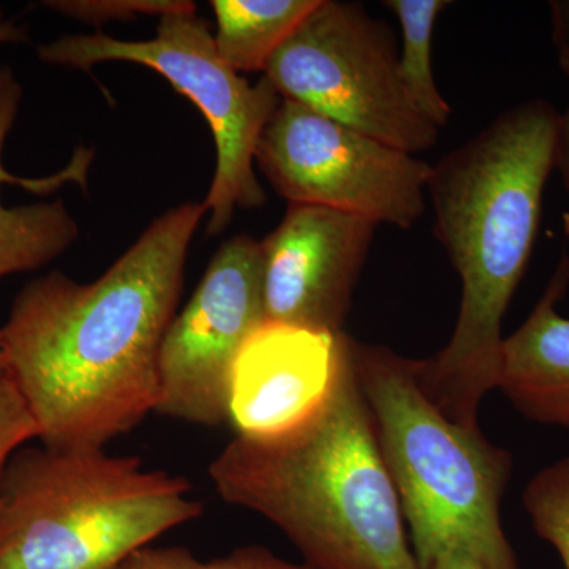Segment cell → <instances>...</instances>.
Instances as JSON below:
<instances>
[{
  "mask_svg": "<svg viewBox=\"0 0 569 569\" xmlns=\"http://www.w3.org/2000/svg\"><path fill=\"white\" fill-rule=\"evenodd\" d=\"M206 212H164L93 282L54 271L17 295L0 328L6 373L43 447L104 449L157 410L160 348Z\"/></svg>",
  "mask_w": 569,
  "mask_h": 569,
  "instance_id": "obj_1",
  "label": "cell"
},
{
  "mask_svg": "<svg viewBox=\"0 0 569 569\" xmlns=\"http://www.w3.org/2000/svg\"><path fill=\"white\" fill-rule=\"evenodd\" d=\"M560 112L541 97L501 111L430 164L433 230L462 283L455 332L413 359L419 388L448 419L479 429V407L500 373L501 325L537 244L557 162Z\"/></svg>",
  "mask_w": 569,
  "mask_h": 569,
  "instance_id": "obj_2",
  "label": "cell"
},
{
  "mask_svg": "<svg viewBox=\"0 0 569 569\" xmlns=\"http://www.w3.org/2000/svg\"><path fill=\"white\" fill-rule=\"evenodd\" d=\"M209 478L227 503L274 523L307 567L421 569L346 332L320 406L283 432L236 433Z\"/></svg>",
  "mask_w": 569,
  "mask_h": 569,
  "instance_id": "obj_3",
  "label": "cell"
},
{
  "mask_svg": "<svg viewBox=\"0 0 569 569\" xmlns=\"http://www.w3.org/2000/svg\"><path fill=\"white\" fill-rule=\"evenodd\" d=\"M350 351L419 567L462 550L488 569H520L500 519L508 449L445 417L419 388L413 359L353 337Z\"/></svg>",
  "mask_w": 569,
  "mask_h": 569,
  "instance_id": "obj_4",
  "label": "cell"
},
{
  "mask_svg": "<svg viewBox=\"0 0 569 569\" xmlns=\"http://www.w3.org/2000/svg\"><path fill=\"white\" fill-rule=\"evenodd\" d=\"M192 485L104 449L24 447L0 482V569H119L200 518Z\"/></svg>",
  "mask_w": 569,
  "mask_h": 569,
  "instance_id": "obj_5",
  "label": "cell"
},
{
  "mask_svg": "<svg viewBox=\"0 0 569 569\" xmlns=\"http://www.w3.org/2000/svg\"><path fill=\"white\" fill-rule=\"evenodd\" d=\"M37 56L50 66L82 71L103 62L149 67L203 112L217 149L216 173L203 203L211 213L209 234L222 233L236 209L266 203L253 162L282 97L264 77L250 84L228 67L208 24L194 11L160 18L151 40H118L104 33L63 36L39 44Z\"/></svg>",
  "mask_w": 569,
  "mask_h": 569,
  "instance_id": "obj_6",
  "label": "cell"
},
{
  "mask_svg": "<svg viewBox=\"0 0 569 569\" xmlns=\"http://www.w3.org/2000/svg\"><path fill=\"white\" fill-rule=\"evenodd\" d=\"M282 99L408 153L440 129L419 112L399 74V44L361 2L320 0L263 71Z\"/></svg>",
  "mask_w": 569,
  "mask_h": 569,
  "instance_id": "obj_7",
  "label": "cell"
},
{
  "mask_svg": "<svg viewBox=\"0 0 569 569\" xmlns=\"http://www.w3.org/2000/svg\"><path fill=\"white\" fill-rule=\"evenodd\" d=\"M254 162L290 204L320 206L408 230L426 212L430 164L280 100Z\"/></svg>",
  "mask_w": 569,
  "mask_h": 569,
  "instance_id": "obj_8",
  "label": "cell"
},
{
  "mask_svg": "<svg viewBox=\"0 0 569 569\" xmlns=\"http://www.w3.org/2000/svg\"><path fill=\"white\" fill-rule=\"evenodd\" d=\"M263 325L261 242L236 236L220 247L164 335L156 413L204 427L230 421L236 361Z\"/></svg>",
  "mask_w": 569,
  "mask_h": 569,
  "instance_id": "obj_9",
  "label": "cell"
},
{
  "mask_svg": "<svg viewBox=\"0 0 569 569\" xmlns=\"http://www.w3.org/2000/svg\"><path fill=\"white\" fill-rule=\"evenodd\" d=\"M377 224L320 206L290 204L264 241V325L340 335Z\"/></svg>",
  "mask_w": 569,
  "mask_h": 569,
  "instance_id": "obj_10",
  "label": "cell"
},
{
  "mask_svg": "<svg viewBox=\"0 0 569 569\" xmlns=\"http://www.w3.org/2000/svg\"><path fill=\"white\" fill-rule=\"evenodd\" d=\"M337 336L261 326L234 366L230 421L238 433L272 436L312 413L335 378Z\"/></svg>",
  "mask_w": 569,
  "mask_h": 569,
  "instance_id": "obj_11",
  "label": "cell"
},
{
  "mask_svg": "<svg viewBox=\"0 0 569 569\" xmlns=\"http://www.w3.org/2000/svg\"><path fill=\"white\" fill-rule=\"evenodd\" d=\"M569 287V257L561 254L545 293L501 347L500 389L537 425L569 429V318L559 305Z\"/></svg>",
  "mask_w": 569,
  "mask_h": 569,
  "instance_id": "obj_12",
  "label": "cell"
},
{
  "mask_svg": "<svg viewBox=\"0 0 569 569\" xmlns=\"http://www.w3.org/2000/svg\"><path fill=\"white\" fill-rule=\"evenodd\" d=\"M21 100L22 88L17 78L0 88V187L9 183L37 194L58 192L67 183L86 189L93 159V151L88 148H78L62 170L43 178H21L7 170L3 149ZM78 236L77 220L62 200L14 208H7L0 200V279L43 268L66 252Z\"/></svg>",
  "mask_w": 569,
  "mask_h": 569,
  "instance_id": "obj_13",
  "label": "cell"
},
{
  "mask_svg": "<svg viewBox=\"0 0 569 569\" xmlns=\"http://www.w3.org/2000/svg\"><path fill=\"white\" fill-rule=\"evenodd\" d=\"M318 3L320 0H213L217 52L238 73L264 71Z\"/></svg>",
  "mask_w": 569,
  "mask_h": 569,
  "instance_id": "obj_14",
  "label": "cell"
},
{
  "mask_svg": "<svg viewBox=\"0 0 569 569\" xmlns=\"http://www.w3.org/2000/svg\"><path fill=\"white\" fill-rule=\"evenodd\" d=\"M399 20L402 44L399 74L411 102L438 129L452 114L451 104L438 91L432 67V40L438 17L452 6L449 0H387L383 2Z\"/></svg>",
  "mask_w": 569,
  "mask_h": 569,
  "instance_id": "obj_15",
  "label": "cell"
},
{
  "mask_svg": "<svg viewBox=\"0 0 569 569\" xmlns=\"http://www.w3.org/2000/svg\"><path fill=\"white\" fill-rule=\"evenodd\" d=\"M522 501L535 533L557 550L569 569V456L539 470Z\"/></svg>",
  "mask_w": 569,
  "mask_h": 569,
  "instance_id": "obj_16",
  "label": "cell"
},
{
  "mask_svg": "<svg viewBox=\"0 0 569 569\" xmlns=\"http://www.w3.org/2000/svg\"><path fill=\"white\" fill-rule=\"evenodd\" d=\"M119 569H312L306 563L276 556L263 546H244L228 556L212 560H200L192 550L186 548H152L146 546L134 550Z\"/></svg>",
  "mask_w": 569,
  "mask_h": 569,
  "instance_id": "obj_17",
  "label": "cell"
},
{
  "mask_svg": "<svg viewBox=\"0 0 569 569\" xmlns=\"http://www.w3.org/2000/svg\"><path fill=\"white\" fill-rule=\"evenodd\" d=\"M43 6L70 20L91 26L197 10L194 3L187 0H48Z\"/></svg>",
  "mask_w": 569,
  "mask_h": 569,
  "instance_id": "obj_18",
  "label": "cell"
},
{
  "mask_svg": "<svg viewBox=\"0 0 569 569\" xmlns=\"http://www.w3.org/2000/svg\"><path fill=\"white\" fill-rule=\"evenodd\" d=\"M31 440H39V430L28 406L9 378L0 380V482L14 452Z\"/></svg>",
  "mask_w": 569,
  "mask_h": 569,
  "instance_id": "obj_19",
  "label": "cell"
},
{
  "mask_svg": "<svg viewBox=\"0 0 569 569\" xmlns=\"http://www.w3.org/2000/svg\"><path fill=\"white\" fill-rule=\"evenodd\" d=\"M29 40L28 31L0 7V44H21ZM14 78L10 67H0V88Z\"/></svg>",
  "mask_w": 569,
  "mask_h": 569,
  "instance_id": "obj_20",
  "label": "cell"
},
{
  "mask_svg": "<svg viewBox=\"0 0 569 569\" xmlns=\"http://www.w3.org/2000/svg\"><path fill=\"white\" fill-rule=\"evenodd\" d=\"M549 6L553 47L557 52L569 51V0H552Z\"/></svg>",
  "mask_w": 569,
  "mask_h": 569,
  "instance_id": "obj_21",
  "label": "cell"
},
{
  "mask_svg": "<svg viewBox=\"0 0 569 569\" xmlns=\"http://www.w3.org/2000/svg\"><path fill=\"white\" fill-rule=\"evenodd\" d=\"M561 179L569 193V107L560 112L559 142H557V162Z\"/></svg>",
  "mask_w": 569,
  "mask_h": 569,
  "instance_id": "obj_22",
  "label": "cell"
},
{
  "mask_svg": "<svg viewBox=\"0 0 569 569\" xmlns=\"http://www.w3.org/2000/svg\"><path fill=\"white\" fill-rule=\"evenodd\" d=\"M429 569H488L481 561L473 559L462 550H447L440 553L436 560L432 561Z\"/></svg>",
  "mask_w": 569,
  "mask_h": 569,
  "instance_id": "obj_23",
  "label": "cell"
},
{
  "mask_svg": "<svg viewBox=\"0 0 569 569\" xmlns=\"http://www.w3.org/2000/svg\"><path fill=\"white\" fill-rule=\"evenodd\" d=\"M557 61H559L561 71L569 77V51L557 52Z\"/></svg>",
  "mask_w": 569,
  "mask_h": 569,
  "instance_id": "obj_24",
  "label": "cell"
},
{
  "mask_svg": "<svg viewBox=\"0 0 569 569\" xmlns=\"http://www.w3.org/2000/svg\"><path fill=\"white\" fill-rule=\"evenodd\" d=\"M6 377V358H3L2 339H0V380Z\"/></svg>",
  "mask_w": 569,
  "mask_h": 569,
  "instance_id": "obj_25",
  "label": "cell"
}]
</instances>
